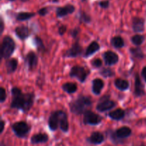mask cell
<instances>
[{
  "instance_id": "21",
  "label": "cell",
  "mask_w": 146,
  "mask_h": 146,
  "mask_svg": "<svg viewBox=\"0 0 146 146\" xmlns=\"http://www.w3.org/2000/svg\"><path fill=\"white\" fill-rule=\"evenodd\" d=\"M59 127L61 130L64 133H67L68 130V117L65 112L61 111V117H60V123Z\"/></svg>"
},
{
  "instance_id": "4",
  "label": "cell",
  "mask_w": 146,
  "mask_h": 146,
  "mask_svg": "<svg viewBox=\"0 0 146 146\" xmlns=\"http://www.w3.org/2000/svg\"><path fill=\"white\" fill-rule=\"evenodd\" d=\"M11 129L19 137H24L31 130V126L24 121H19L14 123L11 125Z\"/></svg>"
},
{
  "instance_id": "10",
  "label": "cell",
  "mask_w": 146,
  "mask_h": 146,
  "mask_svg": "<svg viewBox=\"0 0 146 146\" xmlns=\"http://www.w3.org/2000/svg\"><path fill=\"white\" fill-rule=\"evenodd\" d=\"M76 7L73 4H66L64 7H57L56 10V14L57 17H64L68 14H71L75 11Z\"/></svg>"
},
{
  "instance_id": "2",
  "label": "cell",
  "mask_w": 146,
  "mask_h": 146,
  "mask_svg": "<svg viewBox=\"0 0 146 146\" xmlns=\"http://www.w3.org/2000/svg\"><path fill=\"white\" fill-rule=\"evenodd\" d=\"M92 105V101L89 97L81 95L75 100L70 102L69 107L71 112L76 115L84 114L86 109Z\"/></svg>"
},
{
  "instance_id": "27",
  "label": "cell",
  "mask_w": 146,
  "mask_h": 146,
  "mask_svg": "<svg viewBox=\"0 0 146 146\" xmlns=\"http://www.w3.org/2000/svg\"><path fill=\"white\" fill-rule=\"evenodd\" d=\"M111 44L113 45V47H114L115 48L119 49L122 48L125 46V42H124V40H123V38L120 36H115V37H113L111 40Z\"/></svg>"
},
{
  "instance_id": "38",
  "label": "cell",
  "mask_w": 146,
  "mask_h": 146,
  "mask_svg": "<svg viewBox=\"0 0 146 146\" xmlns=\"http://www.w3.org/2000/svg\"><path fill=\"white\" fill-rule=\"evenodd\" d=\"M71 36L73 37V38H76L77 36L78 35V34H79V29L78 28V27H76V28H74V29L71 31Z\"/></svg>"
},
{
  "instance_id": "30",
  "label": "cell",
  "mask_w": 146,
  "mask_h": 146,
  "mask_svg": "<svg viewBox=\"0 0 146 146\" xmlns=\"http://www.w3.org/2000/svg\"><path fill=\"white\" fill-rule=\"evenodd\" d=\"M34 43H35L36 44V48L38 49V50L39 52H43V51H45L46 50V47L45 46H44V42H43L42 40H41L40 37H34Z\"/></svg>"
},
{
  "instance_id": "18",
  "label": "cell",
  "mask_w": 146,
  "mask_h": 146,
  "mask_svg": "<svg viewBox=\"0 0 146 146\" xmlns=\"http://www.w3.org/2000/svg\"><path fill=\"white\" fill-rule=\"evenodd\" d=\"M104 87V82L101 79L96 78L92 81V91L96 95L101 94V90Z\"/></svg>"
},
{
  "instance_id": "6",
  "label": "cell",
  "mask_w": 146,
  "mask_h": 146,
  "mask_svg": "<svg viewBox=\"0 0 146 146\" xmlns=\"http://www.w3.org/2000/svg\"><path fill=\"white\" fill-rule=\"evenodd\" d=\"M69 74L71 77H75L81 82H84L88 75V71L84 67L76 65L71 69Z\"/></svg>"
},
{
  "instance_id": "41",
  "label": "cell",
  "mask_w": 146,
  "mask_h": 146,
  "mask_svg": "<svg viewBox=\"0 0 146 146\" xmlns=\"http://www.w3.org/2000/svg\"><path fill=\"white\" fill-rule=\"evenodd\" d=\"M4 125H5V123H4V121L3 120H1V133H2L3 131H4Z\"/></svg>"
},
{
  "instance_id": "9",
  "label": "cell",
  "mask_w": 146,
  "mask_h": 146,
  "mask_svg": "<svg viewBox=\"0 0 146 146\" xmlns=\"http://www.w3.org/2000/svg\"><path fill=\"white\" fill-rule=\"evenodd\" d=\"M83 48L80 45L79 42L77 40L72 45V47L64 52V56L65 57H76L82 54Z\"/></svg>"
},
{
  "instance_id": "24",
  "label": "cell",
  "mask_w": 146,
  "mask_h": 146,
  "mask_svg": "<svg viewBox=\"0 0 146 146\" xmlns=\"http://www.w3.org/2000/svg\"><path fill=\"white\" fill-rule=\"evenodd\" d=\"M114 84H115V87L121 91H125V90H128L129 87V82L127 80L121 78L116 79L114 82Z\"/></svg>"
},
{
  "instance_id": "23",
  "label": "cell",
  "mask_w": 146,
  "mask_h": 146,
  "mask_svg": "<svg viewBox=\"0 0 146 146\" xmlns=\"http://www.w3.org/2000/svg\"><path fill=\"white\" fill-rule=\"evenodd\" d=\"M6 68H7V72L8 74H11L14 72L17 69L18 66V61L15 58H11L10 60H7L6 62Z\"/></svg>"
},
{
  "instance_id": "28",
  "label": "cell",
  "mask_w": 146,
  "mask_h": 146,
  "mask_svg": "<svg viewBox=\"0 0 146 146\" xmlns=\"http://www.w3.org/2000/svg\"><path fill=\"white\" fill-rule=\"evenodd\" d=\"M144 40H145V37L141 34H135L131 37V42L136 46H140L142 44Z\"/></svg>"
},
{
  "instance_id": "14",
  "label": "cell",
  "mask_w": 146,
  "mask_h": 146,
  "mask_svg": "<svg viewBox=\"0 0 146 146\" xmlns=\"http://www.w3.org/2000/svg\"><path fill=\"white\" fill-rule=\"evenodd\" d=\"M134 94L136 97H141L145 94V88L143 84L141 82L140 76L138 73L135 74V90Z\"/></svg>"
},
{
  "instance_id": "13",
  "label": "cell",
  "mask_w": 146,
  "mask_h": 146,
  "mask_svg": "<svg viewBox=\"0 0 146 146\" xmlns=\"http://www.w3.org/2000/svg\"><path fill=\"white\" fill-rule=\"evenodd\" d=\"M25 62L28 66L29 70H32L36 67L38 64V57L34 52L31 51L26 56Z\"/></svg>"
},
{
  "instance_id": "44",
  "label": "cell",
  "mask_w": 146,
  "mask_h": 146,
  "mask_svg": "<svg viewBox=\"0 0 146 146\" xmlns=\"http://www.w3.org/2000/svg\"><path fill=\"white\" fill-rule=\"evenodd\" d=\"M8 1H14L15 0H8Z\"/></svg>"
},
{
  "instance_id": "32",
  "label": "cell",
  "mask_w": 146,
  "mask_h": 146,
  "mask_svg": "<svg viewBox=\"0 0 146 146\" xmlns=\"http://www.w3.org/2000/svg\"><path fill=\"white\" fill-rule=\"evenodd\" d=\"M100 74L104 77L105 78H108V77H111L115 75V72L111 70L109 67H106V68H104L101 72Z\"/></svg>"
},
{
  "instance_id": "19",
  "label": "cell",
  "mask_w": 146,
  "mask_h": 146,
  "mask_svg": "<svg viewBox=\"0 0 146 146\" xmlns=\"http://www.w3.org/2000/svg\"><path fill=\"white\" fill-rule=\"evenodd\" d=\"M48 140V135L46 133H37L34 135L31 138V142L32 144H38V143H46Z\"/></svg>"
},
{
  "instance_id": "34",
  "label": "cell",
  "mask_w": 146,
  "mask_h": 146,
  "mask_svg": "<svg viewBox=\"0 0 146 146\" xmlns=\"http://www.w3.org/2000/svg\"><path fill=\"white\" fill-rule=\"evenodd\" d=\"M7 99V92L4 87H1L0 88V102L1 103L4 102Z\"/></svg>"
},
{
  "instance_id": "7",
  "label": "cell",
  "mask_w": 146,
  "mask_h": 146,
  "mask_svg": "<svg viewBox=\"0 0 146 146\" xmlns=\"http://www.w3.org/2000/svg\"><path fill=\"white\" fill-rule=\"evenodd\" d=\"M102 119L101 116L90 110H87L84 114V123L85 125H96L101 123Z\"/></svg>"
},
{
  "instance_id": "33",
  "label": "cell",
  "mask_w": 146,
  "mask_h": 146,
  "mask_svg": "<svg viewBox=\"0 0 146 146\" xmlns=\"http://www.w3.org/2000/svg\"><path fill=\"white\" fill-rule=\"evenodd\" d=\"M102 64H103L102 60L99 58L95 59V60H94L92 62H91V64H92V66L93 67H96V68H99V67H101V66H102Z\"/></svg>"
},
{
  "instance_id": "40",
  "label": "cell",
  "mask_w": 146,
  "mask_h": 146,
  "mask_svg": "<svg viewBox=\"0 0 146 146\" xmlns=\"http://www.w3.org/2000/svg\"><path fill=\"white\" fill-rule=\"evenodd\" d=\"M0 24H1V25H0V27H1V31H0V33H1V34H2L3 31H4V20H3L2 18L1 19Z\"/></svg>"
},
{
  "instance_id": "5",
  "label": "cell",
  "mask_w": 146,
  "mask_h": 146,
  "mask_svg": "<svg viewBox=\"0 0 146 146\" xmlns=\"http://www.w3.org/2000/svg\"><path fill=\"white\" fill-rule=\"evenodd\" d=\"M116 106V102L110 99L109 95H104L100 99L99 102L96 105V110L98 112L104 113L111 110Z\"/></svg>"
},
{
  "instance_id": "43",
  "label": "cell",
  "mask_w": 146,
  "mask_h": 146,
  "mask_svg": "<svg viewBox=\"0 0 146 146\" xmlns=\"http://www.w3.org/2000/svg\"><path fill=\"white\" fill-rule=\"evenodd\" d=\"M58 0H53V2H58Z\"/></svg>"
},
{
  "instance_id": "11",
  "label": "cell",
  "mask_w": 146,
  "mask_h": 146,
  "mask_svg": "<svg viewBox=\"0 0 146 146\" xmlns=\"http://www.w3.org/2000/svg\"><path fill=\"white\" fill-rule=\"evenodd\" d=\"M104 62L108 66H111L115 64L119 60V57L116 53L112 51H106L103 54Z\"/></svg>"
},
{
  "instance_id": "36",
  "label": "cell",
  "mask_w": 146,
  "mask_h": 146,
  "mask_svg": "<svg viewBox=\"0 0 146 146\" xmlns=\"http://www.w3.org/2000/svg\"><path fill=\"white\" fill-rule=\"evenodd\" d=\"M48 13V7H43V8L40 9L38 11V14L41 17L46 16Z\"/></svg>"
},
{
  "instance_id": "17",
  "label": "cell",
  "mask_w": 146,
  "mask_h": 146,
  "mask_svg": "<svg viewBox=\"0 0 146 146\" xmlns=\"http://www.w3.org/2000/svg\"><path fill=\"white\" fill-rule=\"evenodd\" d=\"M131 133H132V130H131V129L129 127L123 126V127H121L120 128L117 129V130L115 133V135L118 138L123 139L129 137L131 135Z\"/></svg>"
},
{
  "instance_id": "8",
  "label": "cell",
  "mask_w": 146,
  "mask_h": 146,
  "mask_svg": "<svg viewBox=\"0 0 146 146\" xmlns=\"http://www.w3.org/2000/svg\"><path fill=\"white\" fill-rule=\"evenodd\" d=\"M61 110H56L54 111L50 115L48 118V127L50 130L52 131H55L59 126L60 123V117H61Z\"/></svg>"
},
{
  "instance_id": "35",
  "label": "cell",
  "mask_w": 146,
  "mask_h": 146,
  "mask_svg": "<svg viewBox=\"0 0 146 146\" xmlns=\"http://www.w3.org/2000/svg\"><path fill=\"white\" fill-rule=\"evenodd\" d=\"M99 6L103 9H108L110 6V1L109 0H102L99 2Z\"/></svg>"
},
{
  "instance_id": "22",
  "label": "cell",
  "mask_w": 146,
  "mask_h": 146,
  "mask_svg": "<svg viewBox=\"0 0 146 146\" xmlns=\"http://www.w3.org/2000/svg\"><path fill=\"white\" fill-rule=\"evenodd\" d=\"M125 110L121 108H118L116 110L111 111L108 113V117L114 120H122L125 117Z\"/></svg>"
},
{
  "instance_id": "39",
  "label": "cell",
  "mask_w": 146,
  "mask_h": 146,
  "mask_svg": "<svg viewBox=\"0 0 146 146\" xmlns=\"http://www.w3.org/2000/svg\"><path fill=\"white\" fill-rule=\"evenodd\" d=\"M141 75H142L143 78L144 79V80L146 82V66L143 67V69L142 70V72H141Z\"/></svg>"
},
{
  "instance_id": "1",
  "label": "cell",
  "mask_w": 146,
  "mask_h": 146,
  "mask_svg": "<svg viewBox=\"0 0 146 146\" xmlns=\"http://www.w3.org/2000/svg\"><path fill=\"white\" fill-rule=\"evenodd\" d=\"M12 100L11 108H15L27 113L32 107L34 102L35 94L33 92L23 93L19 87H14L11 90Z\"/></svg>"
},
{
  "instance_id": "26",
  "label": "cell",
  "mask_w": 146,
  "mask_h": 146,
  "mask_svg": "<svg viewBox=\"0 0 146 146\" xmlns=\"http://www.w3.org/2000/svg\"><path fill=\"white\" fill-rule=\"evenodd\" d=\"M62 89L66 92L68 94H72L76 92L78 87H77V84L74 82H66L62 85Z\"/></svg>"
},
{
  "instance_id": "12",
  "label": "cell",
  "mask_w": 146,
  "mask_h": 146,
  "mask_svg": "<svg viewBox=\"0 0 146 146\" xmlns=\"http://www.w3.org/2000/svg\"><path fill=\"white\" fill-rule=\"evenodd\" d=\"M132 28L135 33H141L145 30V19L135 17L132 19Z\"/></svg>"
},
{
  "instance_id": "45",
  "label": "cell",
  "mask_w": 146,
  "mask_h": 146,
  "mask_svg": "<svg viewBox=\"0 0 146 146\" xmlns=\"http://www.w3.org/2000/svg\"><path fill=\"white\" fill-rule=\"evenodd\" d=\"M81 1H87V0H81Z\"/></svg>"
},
{
  "instance_id": "15",
  "label": "cell",
  "mask_w": 146,
  "mask_h": 146,
  "mask_svg": "<svg viewBox=\"0 0 146 146\" xmlns=\"http://www.w3.org/2000/svg\"><path fill=\"white\" fill-rule=\"evenodd\" d=\"M15 34L21 40H25L29 36V29L26 26H19L15 29Z\"/></svg>"
},
{
  "instance_id": "42",
  "label": "cell",
  "mask_w": 146,
  "mask_h": 146,
  "mask_svg": "<svg viewBox=\"0 0 146 146\" xmlns=\"http://www.w3.org/2000/svg\"><path fill=\"white\" fill-rule=\"evenodd\" d=\"M21 1H22V2H27V1H28L29 0H20Z\"/></svg>"
},
{
  "instance_id": "37",
  "label": "cell",
  "mask_w": 146,
  "mask_h": 146,
  "mask_svg": "<svg viewBox=\"0 0 146 146\" xmlns=\"http://www.w3.org/2000/svg\"><path fill=\"white\" fill-rule=\"evenodd\" d=\"M66 30H67V28L65 25L61 26L60 27H58V34H59L60 35H63V34H64V33L66 31Z\"/></svg>"
},
{
  "instance_id": "29",
  "label": "cell",
  "mask_w": 146,
  "mask_h": 146,
  "mask_svg": "<svg viewBox=\"0 0 146 146\" xmlns=\"http://www.w3.org/2000/svg\"><path fill=\"white\" fill-rule=\"evenodd\" d=\"M131 54L134 57L137 59H142L144 57V54L142 50L139 47H136V48H131L130 50Z\"/></svg>"
},
{
  "instance_id": "31",
  "label": "cell",
  "mask_w": 146,
  "mask_h": 146,
  "mask_svg": "<svg viewBox=\"0 0 146 146\" xmlns=\"http://www.w3.org/2000/svg\"><path fill=\"white\" fill-rule=\"evenodd\" d=\"M79 20L84 23H90L91 21V17L86 12L84 11H79Z\"/></svg>"
},
{
  "instance_id": "16",
  "label": "cell",
  "mask_w": 146,
  "mask_h": 146,
  "mask_svg": "<svg viewBox=\"0 0 146 146\" xmlns=\"http://www.w3.org/2000/svg\"><path fill=\"white\" fill-rule=\"evenodd\" d=\"M89 143L94 145H99L104 141V135L100 132H94L88 138Z\"/></svg>"
},
{
  "instance_id": "20",
  "label": "cell",
  "mask_w": 146,
  "mask_h": 146,
  "mask_svg": "<svg viewBox=\"0 0 146 146\" xmlns=\"http://www.w3.org/2000/svg\"><path fill=\"white\" fill-rule=\"evenodd\" d=\"M100 50V45L98 44V42L96 41H93L88 46V47L86 50V52L84 54V57H88L90 56H91L92 54H95L96 52H98Z\"/></svg>"
},
{
  "instance_id": "46",
  "label": "cell",
  "mask_w": 146,
  "mask_h": 146,
  "mask_svg": "<svg viewBox=\"0 0 146 146\" xmlns=\"http://www.w3.org/2000/svg\"><path fill=\"white\" fill-rule=\"evenodd\" d=\"M141 146H144V145H141Z\"/></svg>"
},
{
  "instance_id": "25",
  "label": "cell",
  "mask_w": 146,
  "mask_h": 146,
  "mask_svg": "<svg viewBox=\"0 0 146 146\" xmlns=\"http://www.w3.org/2000/svg\"><path fill=\"white\" fill-rule=\"evenodd\" d=\"M36 15L34 12H27V11H21L19 12L18 14L16 15V19L17 21H24L26 20H29L31 18L34 17Z\"/></svg>"
},
{
  "instance_id": "3",
  "label": "cell",
  "mask_w": 146,
  "mask_h": 146,
  "mask_svg": "<svg viewBox=\"0 0 146 146\" xmlns=\"http://www.w3.org/2000/svg\"><path fill=\"white\" fill-rule=\"evenodd\" d=\"M16 48L15 42L9 36H5L2 40L1 47V56L4 59H8L12 55Z\"/></svg>"
}]
</instances>
